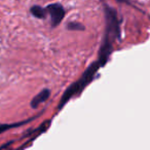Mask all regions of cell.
Listing matches in <instances>:
<instances>
[{
  "mask_svg": "<svg viewBox=\"0 0 150 150\" xmlns=\"http://www.w3.org/2000/svg\"><path fill=\"white\" fill-rule=\"evenodd\" d=\"M68 29L69 30H76V31H81V30H84V27L79 23H76V22H71V23L68 24Z\"/></svg>",
  "mask_w": 150,
  "mask_h": 150,
  "instance_id": "277c9868",
  "label": "cell"
},
{
  "mask_svg": "<svg viewBox=\"0 0 150 150\" xmlns=\"http://www.w3.org/2000/svg\"><path fill=\"white\" fill-rule=\"evenodd\" d=\"M13 125H0V134L3 133V132H5L6 129H11V127H13Z\"/></svg>",
  "mask_w": 150,
  "mask_h": 150,
  "instance_id": "5b68a950",
  "label": "cell"
},
{
  "mask_svg": "<svg viewBox=\"0 0 150 150\" xmlns=\"http://www.w3.org/2000/svg\"><path fill=\"white\" fill-rule=\"evenodd\" d=\"M116 1H118V2H125L127 0H116Z\"/></svg>",
  "mask_w": 150,
  "mask_h": 150,
  "instance_id": "8992f818",
  "label": "cell"
},
{
  "mask_svg": "<svg viewBox=\"0 0 150 150\" xmlns=\"http://www.w3.org/2000/svg\"><path fill=\"white\" fill-rule=\"evenodd\" d=\"M30 11H31L32 15L35 18H37V19H44L46 16V9L42 8L39 5H34V6H32Z\"/></svg>",
  "mask_w": 150,
  "mask_h": 150,
  "instance_id": "3957f363",
  "label": "cell"
},
{
  "mask_svg": "<svg viewBox=\"0 0 150 150\" xmlns=\"http://www.w3.org/2000/svg\"><path fill=\"white\" fill-rule=\"evenodd\" d=\"M45 9L46 13L50 16L52 27H57L59 24H61V22L65 17V13H66L63 5H61L60 3H52V4L47 5Z\"/></svg>",
  "mask_w": 150,
  "mask_h": 150,
  "instance_id": "6da1fadb",
  "label": "cell"
},
{
  "mask_svg": "<svg viewBox=\"0 0 150 150\" xmlns=\"http://www.w3.org/2000/svg\"><path fill=\"white\" fill-rule=\"evenodd\" d=\"M50 96V90H43L42 92H40L37 96L34 97V99L31 102V107L32 108H37L40 104H42L43 102H45Z\"/></svg>",
  "mask_w": 150,
  "mask_h": 150,
  "instance_id": "7a4b0ae2",
  "label": "cell"
}]
</instances>
